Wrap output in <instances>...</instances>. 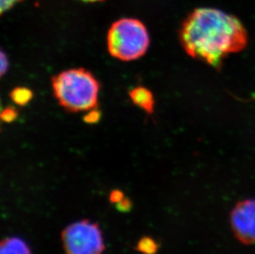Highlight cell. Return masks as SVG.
<instances>
[{
  "label": "cell",
  "mask_w": 255,
  "mask_h": 254,
  "mask_svg": "<svg viewBox=\"0 0 255 254\" xmlns=\"http://www.w3.org/2000/svg\"><path fill=\"white\" fill-rule=\"evenodd\" d=\"M131 206H132V203L130 202V200L128 199L127 197H124L121 202L116 204L117 208L121 212H128L131 209Z\"/></svg>",
  "instance_id": "obj_12"
},
{
  "label": "cell",
  "mask_w": 255,
  "mask_h": 254,
  "mask_svg": "<svg viewBox=\"0 0 255 254\" xmlns=\"http://www.w3.org/2000/svg\"><path fill=\"white\" fill-rule=\"evenodd\" d=\"M130 99L135 105L145 111L152 113L154 108V97L149 89L144 87H136L130 93Z\"/></svg>",
  "instance_id": "obj_6"
},
{
  "label": "cell",
  "mask_w": 255,
  "mask_h": 254,
  "mask_svg": "<svg viewBox=\"0 0 255 254\" xmlns=\"http://www.w3.org/2000/svg\"><path fill=\"white\" fill-rule=\"evenodd\" d=\"M61 238L65 254H102L105 250L101 229L88 220L68 226Z\"/></svg>",
  "instance_id": "obj_4"
},
{
  "label": "cell",
  "mask_w": 255,
  "mask_h": 254,
  "mask_svg": "<svg viewBox=\"0 0 255 254\" xmlns=\"http://www.w3.org/2000/svg\"><path fill=\"white\" fill-rule=\"evenodd\" d=\"M17 111L15 110L14 108H7L2 111L1 118L5 123H12L17 118Z\"/></svg>",
  "instance_id": "obj_10"
},
{
  "label": "cell",
  "mask_w": 255,
  "mask_h": 254,
  "mask_svg": "<svg viewBox=\"0 0 255 254\" xmlns=\"http://www.w3.org/2000/svg\"><path fill=\"white\" fill-rule=\"evenodd\" d=\"M100 113L97 111L95 108H93L91 110L87 111L86 115L85 117V121L89 124H94L98 123L100 119Z\"/></svg>",
  "instance_id": "obj_11"
},
{
  "label": "cell",
  "mask_w": 255,
  "mask_h": 254,
  "mask_svg": "<svg viewBox=\"0 0 255 254\" xmlns=\"http://www.w3.org/2000/svg\"><path fill=\"white\" fill-rule=\"evenodd\" d=\"M0 1H1V3H0L1 12L3 13V12L11 9L13 6L17 4V2H21L22 0H0Z\"/></svg>",
  "instance_id": "obj_13"
},
{
  "label": "cell",
  "mask_w": 255,
  "mask_h": 254,
  "mask_svg": "<svg viewBox=\"0 0 255 254\" xmlns=\"http://www.w3.org/2000/svg\"><path fill=\"white\" fill-rule=\"evenodd\" d=\"M53 90L64 108L73 112H87L96 107L99 84L89 71L72 69L55 77Z\"/></svg>",
  "instance_id": "obj_2"
},
{
  "label": "cell",
  "mask_w": 255,
  "mask_h": 254,
  "mask_svg": "<svg viewBox=\"0 0 255 254\" xmlns=\"http://www.w3.org/2000/svg\"><path fill=\"white\" fill-rule=\"evenodd\" d=\"M83 2H100V1H104V0H81Z\"/></svg>",
  "instance_id": "obj_16"
},
{
  "label": "cell",
  "mask_w": 255,
  "mask_h": 254,
  "mask_svg": "<svg viewBox=\"0 0 255 254\" xmlns=\"http://www.w3.org/2000/svg\"><path fill=\"white\" fill-rule=\"evenodd\" d=\"M181 42L188 55L218 67L227 55L246 47L247 33L241 21L227 12L199 7L183 22Z\"/></svg>",
  "instance_id": "obj_1"
},
{
  "label": "cell",
  "mask_w": 255,
  "mask_h": 254,
  "mask_svg": "<svg viewBox=\"0 0 255 254\" xmlns=\"http://www.w3.org/2000/svg\"><path fill=\"white\" fill-rule=\"evenodd\" d=\"M231 227L236 239L244 245L255 244V199L239 202L230 216Z\"/></svg>",
  "instance_id": "obj_5"
},
{
  "label": "cell",
  "mask_w": 255,
  "mask_h": 254,
  "mask_svg": "<svg viewBox=\"0 0 255 254\" xmlns=\"http://www.w3.org/2000/svg\"><path fill=\"white\" fill-rule=\"evenodd\" d=\"M12 101L19 106L26 105L32 99V93L30 89L24 87H18L11 93Z\"/></svg>",
  "instance_id": "obj_9"
},
{
  "label": "cell",
  "mask_w": 255,
  "mask_h": 254,
  "mask_svg": "<svg viewBox=\"0 0 255 254\" xmlns=\"http://www.w3.org/2000/svg\"><path fill=\"white\" fill-rule=\"evenodd\" d=\"M0 254H31L27 243L17 237L6 238L2 240Z\"/></svg>",
  "instance_id": "obj_7"
},
{
  "label": "cell",
  "mask_w": 255,
  "mask_h": 254,
  "mask_svg": "<svg viewBox=\"0 0 255 254\" xmlns=\"http://www.w3.org/2000/svg\"><path fill=\"white\" fill-rule=\"evenodd\" d=\"M136 250L141 254H155L159 250V244L153 238L144 236L138 241Z\"/></svg>",
  "instance_id": "obj_8"
},
{
  "label": "cell",
  "mask_w": 255,
  "mask_h": 254,
  "mask_svg": "<svg viewBox=\"0 0 255 254\" xmlns=\"http://www.w3.org/2000/svg\"><path fill=\"white\" fill-rule=\"evenodd\" d=\"M146 27L135 18H123L114 22L108 35V47L114 57L130 61L141 57L149 47Z\"/></svg>",
  "instance_id": "obj_3"
},
{
  "label": "cell",
  "mask_w": 255,
  "mask_h": 254,
  "mask_svg": "<svg viewBox=\"0 0 255 254\" xmlns=\"http://www.w3.org/2000/svg\"><path fill=\"white\" fill-rule=\"evenodd\" d=\"M125 197L123 192L120 190H114L113 192L110 193L109 196V200L112 203L118 204V202H121L122 200Z\"/></svg>",
  "instance_id": "obj_14"
},
{
  "label": "cell",
  "mask_w": 255,
  "mask_h": 254,
  "mask_svg": "<svg viewBox=\"0 0 255 254\" xmlns=\"http://www.w3.org/2000/svg\"><path fill=\"white\" fill-rule=\"evenodd\" d=\"M8 67V60L4 53H1V73L3 75Z\"/></svg>",
  "instance_id": "obj_15"
}]
</instances>
